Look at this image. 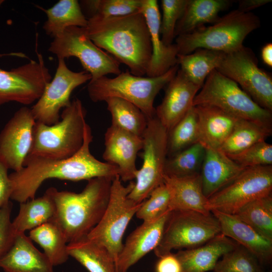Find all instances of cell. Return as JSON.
Instances as JSON below:
<instances>
[{
	"mask_svg": "<svg viewBox=\"0 0 272 272\" xmlns=\"http://www.w3.org/2000/svg\"><path fill=\"white\" fill-rule=\"evenodd\" d=\"M92 140L91 128L87 123L83 144L72 157L52 159L27 156L24 167L9 174L13 185L11 199L21 203L35 198L40 186L48 179L78 181L119 176L116 166L99 161L91 153L90 145Z\"/></svg>",
	"mask_w": 272,
	"mask_h": 272,
	"instance_id": "cell-1",
	"label": "cell"
},
{
	"mask_svg": "<svg viewBox=\"0 0 272 272\" xmlns=\"http://www.w3.org/2000/svg\"><path fill=\"white\" fill-rule=\"evenodd\" d=\"M85 28L98 47L128 67L133 75H146L152 56L150 35L141 12L110 18L93 16Z\"/></svg>",
	"mask_w": 272,
	"mask_h": 272,
	"instance_id": "cell-2",
	"label": "cell"
},
{
	"mask_svg": "<svg viewBox=\"0 0 272 272\" xmlns=\"http://www.w3.org/2000/svg\"><path fill=\"white\" fill-rule=\"evenodd\" d=\"M114 177L89 179L79 193L59 191L53 187L46 190L55 206L53 220L61 229L67 243L86 236L99 223L108 205Z\"/></svg>",
	"mask_w": 272,
	"mask_h": 272,
	"instance_id": "cell-3",
	"label": "cell"
},
{
	"mask_svg": "<svg viewBox=\"0 0 272 272\" xmlns=\"http://www.w3.org/2000/svg\"><path fill=\"white\" fill-rule=\"evenodd\" d=\"M86 115L82 101L76 98L63 109L57 123L47 125L36 121L28 156L64 159L75 155L83 144Z\"/></svg>",
	"mask_w": 272,
	"mask_h": 272,
	"instance_id": "cell-4",
	"label": "cell"
},
{
	"mask_svg": "<svg viewBox=\"0 0 272 272\" xmlns=\"http://www.w3.org/2000/svg\"><path fill=\"white\" fill-rule=\"evenodd\" d=\"M179 69L177 64L163 75L155 77L135 76L128 70L121 72L114 78L103 76L89 81L88 95L94 102L105 101L109 98L125 100L138 107L149 119L155 116V97Z\"/></svg>",
	"mask_w": 272,
	"mask_h": 272,
	"instance_id": "cell-5",
	"label": "cell"
},
{
	"mask_svg": "<svg viewBox=\"0 0 272 272\" xmlns=\"http://www.w3.org/2000/svg\"><path fill=\"white\" fill-rule=\"evenodd\" d=\"M260 26L258 17L252 12L238 9L220 17L209 27L175 38L178 54H188L197 48H206L228 53L240 48L244 39Z\"/></svg>",
	"mask_w": 272,
	"mask_h": 272,
	"instance_id": "cell-6",
	"label": "cell"
},
{
	"mask_svg": "<svg viewBox=\"0 0 272 272\" xmlns=\"http://www.w3.org/2000/svg\"><path fill=\"white\" fill-rule=\"evenodd\" d=\"M200 90L193 100V106H214L272 129L271 112L258 105L236 82L216 70L208 75Z\"/></svg>",
	"mask_w": 272,
	"mask_h": 272,
	"instance_id": "cell-7",
	"label": "cell"
},
{
	"mask_svg": "<svg viewBox=\"0 0 272 272\" xmlns=\"http://www.w3.org/2000/svg\"><path fill=\"white\" fill-rule=\"evenodd\" d=\"M134 186L133 181L124 186L118 175L114 178L106 210L99 223L87 235L89 239L106 247L115 263L123 247L126 229L142 203H137L128 197Z\"/></svg>",
	"mask_w": 272,
	"mask_h": 272,
	"instance_id": "cell-8",
	"label": "cell"
},
{
	"mask_svg": "<svg viewBox=\"0 0 272 272\" xmlns=\"http://www.w3.org/2000/svg\"><path fill=\"white\" fill-rule=\"evenodd\" d=\"M220 233V223L211 212L171 211L154 253L160 258L174 249L194 248Z\"/></svg>",
	"mask_w": 272,
	"mask_h": 272,
	"instance_id": "cell-9",
	"label": "cell"
},
{
	"mask_svg": "<svg viewBox=\"0 0 272 272\" xmlns=\"http://www.w3.org/2000/svg\"><path fill=\"white\" fill-rule=\"evenodd\" d=\"M168 132L156 115L148 119L143 135V163L135 177L134 186L128 197L140 203L163 183L164 167L168 157Z\"/></svg>",
	"mask_w": 272,
	"mask_h": 272,
	"instance_id": "cell-10",
	"label": "cell"
},
{
	"mask_svg": "<svg viewBox=\"0 0 272 272\" xmlns=\"http://www.w3.org/2000/svg\"><path fill=\"white\" fill-rule=\"evenodd\" d=\"M48 51L58 59L77 58L84 71L91 75V80L110 74L118 75L121 72L120 63L92 42L85 27L66 28L61 35L54 38Z\"/></svg>",
	"mask_w": 272,
	"mask_h": 272,
	"instance_id": "cell-11",
	"label": "cell"
},
{
	"mask_svg": "<svg viewBox=\"0 0 272 272\" xmlns=\"http://www.w3.org/2000/svg\"><path fill=\"white\" fill-rule=\"evenodd\" d=\"M216 70L236 82L260 107L272 111L271 76L259 67L251 48L243 45L226 53Z\"/></svg>",
	"mask_w": 272,
	"mask_h": 272,
	"instance_id": "cell-12",
	"label": "cell"
},
{
	"mask_svg": "<svg viewBox=\"0 0 272 272\" xmlns=\"http://www.w3.org/2000/svg\"><path fill=\"white\" fill-rule=\"evenodd\" d=\"M272 191V165L246 168L232 182L208 199L207 208L234 215L241 208Z\"/></svg>",
	"mask_w": 272,
	"mask_h": 272,
	"instance_id": "cell-13",
	"label": "cell"
},
{
	"mask_svg": "<svg viewBox=\"0 0 272 272\" xmlns=\"http://www.w3.org/2000/svg\"><path fill=\"white\" fill-rule=\"evenodd\" d=\"M37 53V60L5 71L0 69V107L9 102L25 105L37 101L51 80L43 56Z\"/></svg>",
	"mask_w": 272,
	"mask_h": 272,
	"instance_id": "cell-14",
	"label": "cell"
},
{
	"mask_svg": "<svg viewBox=\"0 0 272 272\" xmlns=\"http://www.w3.org/2000/svg\"><path fill=\"white\" fill-rule=\"evenodd\" d=\"M91 79V75L87 72H74L67 66L64 59H58L54 78L31 108L35 121L47 125L57 123L60 118V110L71 103L70 97L73 91Z\"/></svg>",
	"mask_w": 272,
	"mask_h": 272,
	"instance_id": "cell-15",
	"label": "cell"
},
{
	"mask_svg": "<svg viewBox=\"0 0 272 272\" xmlns=\"http://www.w3.org/2000/svg\"><path fill=\"white\" fill-rule=\"evenodd\" d=\"M35 120L31 108L15 112L0 132V159L8 168L19 171L24 165L32 144Z\"/></svg>",
	"mask_w": 272,
	"mask_h": 272,
	"instance_id": "cell-16",
	"label": "cell"
},
{
	"mask_svg": "<svg viewBox=\"0 0 272 272\" xmlns=\"http://www.w3.org/2000/svg\"><path fill=\"white\" fill-rule=\"evenodd\" d=\"M143 145L142 137L111 125L105 133L102 157L106 162L117 167L121 181H131L138 170L136 159Z\"/></svg>",
	"mask_w": 272,
	"mask_h": 272,
	"instance_id": "cell-17",
	"label": "cell"
},
{
	"mask_svg": "<svg viewBox=\"0 0 272 272\" xmlns=\"http://www.w3.org/2000/svg\"><path fill=\"white\" fill-rule=\"evenodd\" d=\"M166 86L163 100L155 108V115L169 132L193 107L201 87L190 81L179 69Z\"/></svg>",
	"mask_w": 272,
	"mask_h": 272,
	"instance_id": "cell-18",
	"label": "cell"
},
{
	"mask_svg": "<svg viewBox=\"0 0 272 272\" xmlns=\"http://www.w3.org/2000/svg\"><path fill=\"white\" fill-rule=\"evenodd\" d=\"M171 211L156 220L144 221L127 237L115 262L116 272L129 268L159 244Z\"/></svg>",
	"mask_w": 272,
	"mask_h": 272,
	"instance_id": "cell-19",
	"label": "cell"
},
{
	"mask_svg": "<svg viewBox=\"0 0 272 272\" xmlns=\"http://www.w3.org/2000/svg\"><path fill=\"white\" fill-rule=\"evenodd\" d=\"M141 12L149 31L152 51L146 75L149 77H158L178 64V48L175 43L167 46L161 40V18L157 0H142Z\"/></svg>",
	"mask_w": 272,
	"mask_h": 272,
	"instance_id": "cell-20",
	"label": "cell"
},
{
	"mask_svg": "<svg viewBox=\"0 0 272 272\" xmlns=\"http://www.w3.org/2000/svg\"><path fill=\"white\" fill-rule=\"evenodd\" d=\"M218 219L221 233L254 254L264 266L272 260V240L258 233L234 215L211 212Z\"/></svg>",
	"mask_w": 272,
	"mask_h": 272,
	"instance_id": "cell-21",
	"label": "cell"
},
{
	"mask_svg": "<svg viewBox=\"0 0 272 272\" xmlns=\"http://www.w3.org/2000/svg\"><path fill=\"white\" fill-rule=\"evenodd\" d=\"M193 107L197 117L198 142L205 148L219 150L241 119L214 106Z\"/></svg>",
	"mask_w": 272,
	"mask_h": 272,
	"instance_id": "cell-22",
	"label": "cell"
},
{
	"mask_svg": "<svg viewBox=\"0 0 272 272\" xmlns=\"http://www.w3.org/2000/svg\"><path fill=\"white\" fill-rule=\"evenodd\" d=\"M0 267L5 272H54L47 257L25 233L15 236L9 249L0 257Z\"/></svg>",
	"mask_w": 272,
	"mask_h": 272,
	"instance_id": "cell-23",
	"label": "cell"
},
{
	"mask_svg": "<svg viewBox=\"0 0 272 272\" xmlns=\"http://www.w3.org/2000/svg\"><path fill=\"white\" fill-rule=\"evenodd\" d=\"M245 168L220 150L205 148L200 172L205 196L208 199L232 182Z\"/></svg>",
	"mask_w": 272,
	"mask_h": 272,
	"instance_id": "cell-24",
	"label": "cell"
},
{
	"mask_svg": "<svg viewBox=\"0 0 272 272\" xmlns=\"http://www.w3.org/2000/svg\"><path fill=\"white\" fill-rule=\"evenodd\" d=\"M238 244L220 233L198 247L179 250L175 253L182 272H206L214 269L218 259Z\"/></svg>",
	"mask_w": 272,
	"mask_h": 272,
	"instance_id": "cell-25",
	"label": "cell"
},
{
	"mask_svg": "<svg viewBox=\"0 0 272 272\" xmlns=\"http://www.w3.org/2000/svg\"><path fill=\"white\" fill-rule=\"evenodd\" d=\"M163 182L170 194L169 210L193 211L209 214L207 208L208 198L205 196L200 174L182 177L164 175Z\"/></svg>",
	"mask_w": 272,
	"mask_h": 272,
	"instance_id": "cell-26",
	"label": "cell"
},
{
	"mask_svg": "<svg viewBox=\"0 0 272 272\" xmlns=\"http://www.w3.org/2000/svg\"><path fill=\"white\" fill-rule=\"evenodd\" d=\"M233 3L229 0H188L184 12L175 30V38L190 33L207 23H214L220 18V12Z\"/></svg>",
	"mask_w": 272,
	"mask_h": 272,
	"instance_id": "cell-27",
	"label": "cell"
},
{
	"mask_svg": "<svg viewBox=\"0 0 272 272\" xmlns=\"http://www.w3.org/2000/svg\"><path fill=\"white\" fill-rule=\"evenodd\" d=\"M67 252L89 272H116L113 256L104 246L87 236L67 243Z\"/></svg>",
	"mask_w": 272,
	"mask_h": 272,
	"instance_id": "cell-28",
	"label": "cell"
},
{
	"mask_svg": "<svg viewBox=\"0 0 272 272\" xmlns=\"http://www.w3.org/2000/svg\"><path fill=\"white\" fill-rule=\"evenodd\" d=\"M20 203L19 213L12 222V231L15 236L49 222L54 217L55 204L47 190L42 196Z\"/></svg>",
	"mask_w": 272,
	"mask_h": 272,
	"instance_id": "cell-29",
	"label": "cell"
},
{
	"mask_svg": "<svg viewBox=\"0 0 272 272\" xmlns=\"http://www.w3.org/2000/svg\"><path fill=\"white\" fill-rule=\"evenodd\" d=\"M47 20L43 28L46 34L53 38L61 35L67 27H86L88 19L77 0H60L50 8H41Z\"/></svg>",
	"mask_w": 272,
	"mask_h": 272,
	"instance_id": "cell-30",
	"label": "cell"
},
{
	"mask_svg": "<svg viewBox=\"0 0 272 272\" xmlns=\"http://www.w3.org/2000/svg\"><path fill=\"white\" fill-rule=\"evenodd\" d=\"M225 55L222 51L197 48L188 54H178L177 63L187 78L201 88L207 77L220 65Z\"/></svg>",
	"mask_w": 272,
	"mask_h": 272,
	"instance_id": "cell-31",
	"label": "cell"
},
{
	"mask_svg": "<svg viewBox=\"0 0 272 272\" xmlns=\"http://www.w3.org/2000/svg\"><path fill=\"white\" fill-rule=\"evenodd\" d=\"M29 237L43 248V253L53 266L67 260L70 256L66 239L60 227L53 220L30 230Z\"/></svg>",
	"mask_w": 272,
	"mask_h": 272,
	"instance_id": "cell-32",
	"label": "cell"
},
{
	"mask_svg": "<svg viewBox=\"0 0 272 272\" xmlns=\"http://www.w3.org/2000/svg\"><path fill=\"white\" fill-rule=\"evenodd\" d=\"M105 102L111 115V125L137 136L143 137L148 119L138 107L118 98H109Z\"/></svg>",
	"mask_w": 272,
	"mask_h": 272,
	"instance_id": "cell-33",
	"label": "cell"
},
{
	"mask_svg": "<svg viewBox=\"0 0 272 272\" xmlns=\"http://www.w3.org/2000/svg\"><path fill=\"white\" fill-rule=\"evenodd\" d=\"M272 129L251 121L240 119L220 148L227 156L239 153L271 135Z\"/></svg>",
	"mask_w": 272,
	"mask_h": 272,
	"instance_id": "cell-34",
	"label": "cell"
},
{
	"mask_svg": "<svg viewBox=\"0 0 272 272\" xmlns=\"http://www.w3.org/2000/svg\"><path fill=\"white\" fill-rule=\"evenodd\" d=\"M234 215L258 233L272 240L271 194L249 202Z\"/></svg>",
	"mask_w": 272,
	"mask_h": 272,
	"instance_id": "cell-35",
	"label": "cell"
},
{
	"mask_svg": "<svg viewBox=\"0 0 272 272\" xmlns=\"http://www.w3.org/2000/svg\"><path fill=\"white\" fill-rule=\"evenodd\" d=\"M205 153V148L196 143L168 157L164 167V175L182 177L199 174Z\"/></svg>",
	"mask_w": 272,
	"mask_h": 272,
	"instance_id": "cell-36",
	"label": "cell"
},
{
	"mask_svg": "<svg viewBox=\"0 0 272 272\" xmlns=\"http://www.w3.org/2000/svg\"><path fill=\"white\" fill-rule=\"evenodd\" d=\"M198 139L197 117L192 107L168 132V157L198 143Z\"/></svg>",
	"mask_w": 272,
	"mask_h": 272,
	"instance_id": "cell-37",
	"label": "cell"
},
{
	"mask_svg": "<svg viewBox=\"0 0 272 272\" xmlns=\"http://www.w3.org/2000/svg\"><path fill=\"white\" fill-rule=\"evenodd\" d=\"M214 272H267L258 258L238 244L222 256L213 269Z\"/></svg>",
	"mask_w": 272,
	"mask_h": 272,
	"instance_id": "cell-38",
	"label": "cell"
},
{
	"mask_svg": "<svg viewBox=\"0 0 272 272\" xmlns=\"http://www.w3.org/2000/svg\"><path fill=\"white\" fill-rule=\"evenodd\" d=\"M81 4L88 10L89 17L110 18L141 12L142 0H90L81 1Z\"/></svg>",
	"mask_w": 272,
	"mask_h": 272,
	"instance_id": "cell-39",
	"label": "cell"
},
{
	"mask_svg": "<svg viewBox=\"0 0 272 272\" xmlns=\"http://www.w3.org/2000/svg\"><path fill=\"white\" fill-rule=\"evenodd\" d=\"M148 198L142 202L135 214L143 222L156 220L170 211V194L164 182L153 190Z\"/></svg>",
	"mask_w": 272,
	"mask_h": 272,
	"instance_id": "cell-40",
	"label": "cell"
},
{
	"mask_svg": "<svg viewBox=\"0 0 272 272\" xmlns=\"http://www.w3.org/2000/svg\"><path fill=\"white\" fill-rule=\"evenodd\" d=\"M188 0H162V17L161 19L160 35L167 46L173 44L175 39L176 24L182 16Z\"/></svg>",
	"mask_w": 272,
	"mask_h": 272,
	"instance_id": "cell-41",
	"label": "cell"
},
{
	"mask_svg": "<svg viewBox=\"0 0 272 272\" xmlns=\"http://www.w3.org/2000/svg\"><path fill=\"white\" fill-rule=\"evenodd\" d=\"M228 156L244 168L272 165V145L265 141H262L239 153Z\"/></svg>",
	"mask_w": 272,
	"mask_h": 272,
	"instance_id": "cell-42",
	"label": "cell"
},
{
	"mask_svg": "<svg viewBox=\"0 0 272 272\" xmlns=\"http://www.w3.org/2000/svg\"><path fill=\"white\" fill-rule=\"evenodd\" d=\"M12 207L10 201L0 209V257L9 249L15 237L11 221Z\"/></svg>",
	"mask_w": 272,
	"mask_h": 272,
	"instance_id": "cell-43",
	"label": "cell"
},
{
	"mask_svg": "<svg viewBox=\"0 0 272 272\" xmlns=\"http://www.w3.org/2000/svg\"><path fill=\"white\" fill-rule=\"evenodd\" d=\"M8 170L0 159V209L10 202L13 190V182L8 174Z\"/></svg>",
	"mask_w": 272,
	"mask_h": 272,
	"instance_id": "cell-44",
	"label": "cell"
},
{
	"mask_svg": "<svg viewBox=\"0 0 272 272\" xmlns=\"http://www.w3.org/2000/svg\"><path fill=\"white\" fill-rule=\"evenodd\" d=\"M156 272H182L180 263L172 252L159 258L155 266Z\"/></svg>",
	"mask_w": 272,
	"mask_h": 272,
	"instance_id": "cell-45",
	"label": "cell"
},
{
	"mask_svg": "<svg viewBox=\"0 0 272 272\" xmlns=\"http://www.w3.org/2000/svg\"><path fill=\"white\" fill-rule=\"evenodd\" d=\"M271 2V0H240L238 1L237 9L244 13H249L251 11Z\"/></svg>",
	"mask_w": 272,
	"mask_h": 272,
	"instance_id": "cell-46",
	"label": "cell"
},
{
	"mask_svg": "<svg viewBox=\"0 0 272 272\" xmlns=\"http://www.w3.org/2000/svg\"><path fill=\"white\" fill-rule=\"evenodd\" d=\"M261 58L267 65L272 66V44L268 43L261 49Z\"/></svg>",
	"mask_w": 272,
	"mask_h": 272,
	"instance_id": "cell-47",
	"label": "cell"
},
{
	"mask_svg": "<svg viewBox=\"0 0 272 272\" xmlns=\"http://www.w3.org/2000/svg\"><path fill=\"white\" fill-rule=\"evenodd\" d=\"M7 55L18 57L19 53L18 52H12V53H7V54H0V56H7Z\"/></svg>",
	"mask_w": 272,
	"mask_h": 272,
	"instance_id": "cell-48",
	"label": "cell"
}]
</instances>
